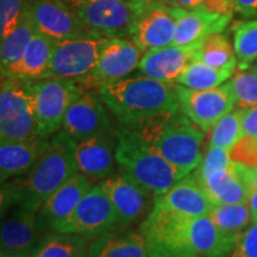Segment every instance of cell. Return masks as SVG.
I'll return each instance as SVG.
<instances>
[{"mask_svg": "<svg viewBox=\"0 0 257 257\" xmlns=\"http://www.w3.org/2000/svg\"><path fill=\"white\" fill-rule=\"evenodd\" d=\"M98 92L123 127H136L157 114L180 110L176 83L146 75L125 78L99 88Z\"/></svg>", "mask_w": 257, "mask_h": 257, "instance_id": "cell-3", "label": "cell"}, {"mask_svg": "<svg viewBox=\"0 0 257 257\" xmlns=\"http://www.w3.org/2000/svg\"><path fill=\"white\" fill-rule=\"evenodd\" d=\"M149 257H169V256H167V255H165V253L159 252V251H156V250H154L153 253Z\"/></svg>", "mask_w": 257, "mask_h": 257, "instance_id": "cell-46", "label": "cell"}, {"mask_svg": "<svg viewBox=\"0 0 257 257\" xmlns=\"http://www.w3.org/2000/svg\"><path fill=\"white\" fill-rule=\"evenodd\" d=\"M54 48L55 42L36 32L22 56L8 68L2 70V79L10 78L28 81L47 79Z\"/></svg>", "mask_w": 257, "mask_h": 257, "instance_id": "cell-23", "label": "cell"}, {"mask_svg": "<svg viewBox=\"0 0 257 257\" xmlns=\"http://www.w3.org/2000/svg\"><path fill=\"white\" fill-rule=\"evenodd\" d=\"M229 257H257V224L239 234Z\"/></svg>", "mask_w": 257, "mask_h": 257, "instance_id": "cell-39", "label": "cell"}, {"mask_svg": "<svg viewBox=\"0 0 257 257\" xmlns=\"http://www.w3.org/2000/svg\"><path fill=\"white\" fill-rule=\"evenodd\" d=\"M244 136L242 127V108L225 114L211 130L208 147H217L231 153L237 142Z\"/></svg>", "mask_w": 257, "mask_h": 257, "instance_id": "cell-33", "label": "cell"}, {"mask_svg": "<svg viewBox=\"0 0 257 257\" xmlns=\"http://www.w3.org/2000/svg\"><path fill=\"white\" fill-rule=\"evenodd\" d=\"M143 55V51L130 38H111L102 48L95 68L86 79V83L101 88L120 81L140 67Z\"/></svg>", "mask_w": 257, "mask_h": 257, "instance_id": "cell-14", "label": "cell"}, {"mask_svg": "<svg viewBox=\"0 0 257 257\" xmlns=\"http://www.w3.org/2000/svg\"><path fill=\"white\" fill-rule=\"evenodd\" d=\"M240 170H242L244 179L246 180V182H248L252 191L253 189H256L257 191V167L248 168V167L240 165Z\"/></svg>", "mask_w": 257, "mask_h": 257, "instance_id": "cell-42", "label": "cell"}, {"mask_svg": "<svg viewBox=\"0 0 257 257\" xmlns=\"http://www.w3.org/2000/svg\"><path fill=\"white\" fill-rule=\"evenodd\" d=\"M154 205L181 218L208 216L214 206L199 181L197 169L179 180L165 194L154 199Z\"/></svg>", "mask_w": 257, "mask_h": 257, "instance_id": "cell-17", "label": "cell"}, {"mask_svg": "<svg viewBox=\"0 0 257 257\" xmlns=\"http://www.w3.org/2000/svg\"><path fill=\"white\" fill-rule=\"evenodd\" d=\"M2 257H27V256H3Z\"/></svg>", "mask_w": 257, "mask_h": 257, "instance_id": "cell-48", "label": "cell"}, {"mask_svg": "<svg viewBox=\"0 0 257 257\" xmlns=\"http://www.w3.org/2000/svg\"><path fill=\"white\" fill-rule=\"evenodd\" d=\"M242 127L245 136L257 138V107L242 108Z\"/></svg>", "mask_w": 257, "mask_h": 257, "instance_id": "cell-40", "label": "cell"}, {"mask_svg": "<svg viewBox=\"0 0 257 257\" xmlns=\"http://www.w3.org/2000/svg\"><path fill=\"white\" fill-rule=\"evenodd\" d=\"M100 94L87 89L67 111L63 131L76 142L113 131V124Z\"/></svg>", "mask_w": 257, "mask_h": 257, "instance_id": "cell-15", "label": "cell"}, {"mask_svg": "<svg viewBox=\"0 0 257 257\" xmlns=\"http://www.w3.org/2000/svg\"><path fill=\"white\" fill-rule=\"evenodd\" d=\"M180 9L173 3L141 6L131 25L128 38L144 54L173 44Z\"/></svg>", "mask_w": 257, "mask_h": 257, "instance_id": "cell-12", "label": "cell"}, {"mask_svg": "<svg viewBox=\"0 0 257 257\" xmlns=\"http://www.w3.org/2000/svg\"><path fill=\"white\" fill-rule=\"evenodd\" d=\"M234 10L245 18L257 17V0H233Z\"/></svg>", "mask_w": 257, "mask_h": 257, "instance_id": "cell-41", "label": "cell"}, {"mask_svg": "<svg viewBox=\"0 0 257 257\" xmlns=\"http://www.w3.org/2000/svg\"><path fill=\"white\" fill-rule=\"evenodd\" d=\"M152 244L141 232H107L93 239L87 257H149Z\"/></svg>", "mask_w": 257, "mask_h": 257, "instance_id": "cell-26", "label": "cell"}, {"mask_svg": "<svg viewBox=\"0 0 257 257\" xmlns=\"http://www.w3.org/2000/svg\"><path fill=\"white\" fill-rule=\"evenodd\" d=\"M117 131H110L82 142H76V161L80 173L88 179L99 181L118 174L115 159Z\"/></svg>", "mask_w": 257, "mask_h": 257, "instance_id": "cell-18", "label": "cell"}, {"mask_svg": "<svg viewBox=\"0 0 257 257\" xmlns=\"http://www.w3.org/2000/svg\"><path fill=\"white\" fill-rule=\"evenodd\" d=\"M59 2L62 3V4H64L66 6H68L69 9H72L74 11V10L80 8L81 5L86 4V3L89 2V0H59Z\"/></svg>", "mask_w": 257, "mask_h": 257, "instance_id": "cell-44", "label": "cell"}, {"mask_svg": "<svg viewBox=\"0 0 257 257\" xmlns=\"http://www.w3.org/2000/svg\"><path fill=\"white\" fill-rule=\"evenodd\" d=\"M179 9L185 11H204L217 15H233V0H172Z\"/></svg>", "mask_w": 257, "mask_h": 257, "instance_id": "cell-37", "label": "cell"}, {"mask_svg": "<svg viewBox=\"0 0 257 257\" xmlns=\"http://www.w3.org/2000/svg\"><path fill=\"white\" fill-rule=\"evenodd\" d=\"M140 4H153V3H172V0H131Z\"/></svg>", "mask_w": 257, "mask_h": 257, "instance_id": "cell-45", "label": "cell"}, {"mask_svg": "<svg viewBox=\"0 0 257 257\" xmlns=\"http://www.w3.org/2000/svg\"><path fill=\"white\" fill-rule=\"evenodd\" d=\"M78 172L76 141L59 131L51 137L47 153L27 174L2 184V213L12 206L37 212L57 188Z\"/></svg>", "mask_w": 257, "mask_h": 257, "instance_id": "cell-2", "label": "cell"}, {"mask_svg": "<svg viewBox=\"0 0 257 257\" xmlns=\"http://www.w3.org/2000/svg\"><path fill=\"white\" fill-rule=\"evenodd\" d=\"M82 80L48 78L32 81L38 135L51 138L62 127L69 107L87 91Z\"/></svg>", "mask_w": 257, "mask_h": 257, "instance_id": "cell-6", "label": "cell"}, {"mask_svg": "<svg viewBox=\"0 0 257 257\" xmlns=\"http://www.w3.org/2000/svg\"><path fill=\"white\" fill-rule=\"evenodd\" d=\"M233 70L230 68H214L199 61H192L184 69L176 83L195 91H206L219 87L226 82L232 75Z\"/></svg>", "mask_w": 257, "mask_h": 257, "instance_id": "cell-29", "label": "cell"}, {"mask_svg": "<svg viewBox=\"0 0 257 257\" xmlns=\"http://www.w3.org/2000/svg\"><path fill=\"white\" fill-rule=\"evenodd\" d=\"M30 14L36 32L55 43L93 34L72 9L59 0H35Z\"/></svg>", "mask_w": 257, "mask_h": 257, "instance_id": "cell-16", "label": "cell"}, {"mask_svg": "<svg viewBox=\"0 0 257 257\" xmlns=\"http://www.w3.org/2000/svg\"><path fill=\"white\" fill-rule=\"evenodd\" d=\"M133 128L144 142L178 170L181 178L200 166L201 146L206 133L181 110L157 114Z\"/></svg>", "mask_w": 257, "mask_h": 257, "instance_id": "cell-4", "label": "cell"}, {"mask_svg": "<svg viewBox=\"0 0 257 257\" xmlns=\"http://www.w3.org/2000/svg\"><path fill=\"white\" fill-rule=\"evenodd\" d=\"M93 187L92 180L78 172L43 202L38 212L54 231L73 213L86 193Z\"/></svg>", "mask_w": 257, "mask_h": 257, "instance_id": "cell-22", "label": "cell"}, {"mask_svg": "<svg viewBox=\"0 0 257 257\" xmlns=\"http://www.w3.org/2000/svg\"><path fill=\"white\" fill-rule=\"evenodd\" d=\"M199 181L213 205L248 204L250 193L252 191L242 174L240 163L234 161L230 168L208 178H199Z\"/></svg>", "mask_w": 257, "mask_h": 257, "instance_id": "cell-24", "label": "cell"}, {"mask_svg": "<svg viewBox=\"0 0 257 257\" xmlns=\"http://www.w3.org/2000/svg\"><path fill=\"white\" fill-rule=\"evenodd\" d=\"M35 34H36V29H35L30 9H29L22 15L16 28L10 32L9 36L2 41V48H0L2 70L8 68L22 56Z\"/></svg>", "mask_w": 257, "mask_h": 257, "instance_id": "cell-30", "label": "cell"}, {"mask_svg": "<svg viewBox=\"0 0 257 257\" xmlns=\"http://www.w3.org/2000/svg\"><path fill=\"white\" fill-rule=\"evenodd\" d=\"M248 206L250 211V216H251L252 224H257V191L253 189L250 193V197L248 199Z\"/></svg>", "mask_w": 257, "mask_h": 257, "instance_id": "cell-43", "label": "cell"}, {"mask_svg": "<svg viewBox=\"0 0 257 257\" xmlns=\"http://www.w3.org/2000/svg\"><path fill=\"white\" fill-rule=\"evenodd\" d=\"M35 0H0V41L5 40L16 28L22 15Z\"/></svg>", "mask_w": 257, "mask_h": 257, "instance_id": "cell-35", "label": "cell"}, {"mask_svg": "<svg viewBox=\"0 0 257 257\" xmlns=\"http://www.w3.org/2000/svg\"><path fill=\"white\" fill-rule=\"evenodd\" d=\"M251 70H253V72L257 73V63H256V66H253V67H252Z\"/></svg>", "mask_w": 257, "mask_h": 257, "instance_id": "cell-47", "label": "cell"}, {"mask_svg": "<svg viewBox=\"0 0 257 257\" xmlns=\"http://www.w3.org/2000/svg\"><path fill=\"white\" fill-rule=\"evenodd\" d=\"M232 15H217L204 11H185L180 9L176 22L174 46H189L212 34L223 32Z\"/></svg>", "mask_w": 257, "mask_h": 257, "instance_id": "cell-25", "label": "cell"}, {"mask_svg": "<svg viewBox=\"0 0 257 257\" xmlns=\"http://www.w3.org/2000/svg\"><path fill=\"white\" fill-rule=\"evenodd\" d=\"M140 231L154 250L169 257H229L239 237L219 229L208 216L176 217L156 205Z\"/></svg>", "mask_w": 257, "mask_h": 257, "instance_id": "cell-1", "label": "cell"}, {"mask_svg": "<svg viewBox=\"0 0 257 257\" xmlns=\"http://www.w3.org/2000/svg\"><path fill=\"white\" fill-rule=\"evenodd\" d=\"M199 41L189 46H174L148 51L140 62V68L146 76L162 82L176 83L184 69L194 59Z\"/></svg>", "mask_w": 257, "mask_h": 257, "instance_id": "cell-21", "label": "cell"}, {"mask_svg": "<svg viewBox=\"0 0 257 257\" xmlns=\"http://www.w3.org/2000/svg\"><path fill=\"white\" fill-rule=\"evenodd\" d=\"M2 214L0 244L3 256L30 257L38 243L53 231L38 211L12 206Z\"/></svg>", "mask_w": 257, "mask_h": 257, "instance_id": "cell-9", "label": "cell"}, {"mask_svg": "<svg viewBox=\"0 0 257 257\" xmlns=\"http://www.w3.org/2000/svg\"><path fill=\"white\" fill-rule=\"evenodd\" d=\"M232 30L237 66L239 70H246L257 60V19L237 22Z\"/></svg>", "mask_w": 257, "mask_h": 257, "instance_id": "cell-31", "label": "cell"}, {"mask_svg": "<svg viewBox=\"0 0 257 257\" xmlns=\"http://www.w3.org/2000/svg\"><path fill=\"white\" fill-rule=\"evenodd\" d=\"M232 159H231V153L227 150L221 149L217 147H208V150L205 157L197 169V173L200 179L208 178V176L216 174V173L223 172L230 168L232 165Z\"/></svg>", "mask_w": 257, "mask_h": 257, "instance_id": "cell-36", "label": "cell"}, {"mask_svg": "<svg viewBox=\"0 0 257 257\" xmlns=\"http://www.w3.org/2000/svg\"><path fill=\"white\" fill-rule=\"evenodd\" d=\"M108 40L96 34H87L55 43L47 79H76L86 82Z\"/></svg>", "mask_w": 257, "mask_h": 257, "instance_id": "cell-8", "label": "cell"}, {"mask_svg": "<svg viewBox=\"0 0 257 257\" xmlns=\"http://www.w3.org/2000/svg\"><path fill=\"white\" fill-rule=\"evenodd\" d=\"M142 5L146 4L131 0H89L74 12L93 34L110 40L126 38Z\"/></svg>", "mask_w": 257, "mask_h": 257, "instance_id": "cell-11", "label": "cell"}, {"mask_svg": "<svg viewBox=\"0 0 257 257\" xmlns=\"http://www.w3.org/2000/svg\"><path fill=\"white\" fill-rule=\"evenodd\" d=\"M193 61H199L214 68L234 69L237 66L234 48L221 32L208 35L199 41Z\"/></svg>", "mask_w": 257, "mask_h": 257, "instance_id": "cell-28", "label": "cell"}, {"mask_svg": "<svg viewBox=\"0 0 257 257\" xmlns=\"http://www.w3.org/2000/svg\"><path fill=\"white\" fill-rule=\"evenodd\" d=\"M32 81L2 79L0 87V138L25 140L37 136Z\"/></svg>", "mask_w": 257, "mask_h": 257, "instance_id": "cell-7", "label": "cell"}, {"mask_svg": "<svg viewBox=\"0 0 257 257\" xmlns=\"http://www.w3.org/2000/svg\"><path fill=\"white\" fill-rule=\"evenodd\" d=\"M51 138L37 136L25 140H2L0 142V180L2 184L18 178L36 165L50 147Z\"/></svg>", "mask_w": 257, "mask_h": 257, "instance_id": "cell-20", "label": "cell"}, {"mask_svg": "<svg viewBox=\"0 0 257 257\" xmlns=\"http://www.w3.org/2000/svg\"><path fill=\"white\" fill-rule=\"evenodd\" d=\"M231 159L248 168L257 167V138L244 135L231 150Z\"/></svg>", "mask_w": 257, "mask_h": 257, "instance_id": "cell-38", "label": "cell"}, {"mask_svg": "<svg viewBox=\"0 0 257 257\" xmlns=\"http://www.w3.org/2000/svg\"><path fill=\"white\" fill-rule=\"evenodd\" d=\"M85 237L75 233L50 231L32 251L30 257H87Z\"/></svg>", "mask_w": 257, "mask_h": 257, "instance_id": "cell-27", "label": "cell"}, {"mask_svg": "<svg viewBox=\"0 0 257 257\" xmlns=\"http://www.w3.org/2000/svg\"><path fill=\"white\" fill-rule=\"evenodd\" d=\"M99 185L104 188L113 205L117 217L115 229H125L136 221L146 212L149 199L153 198L146 189L119 173L102 180Z\"/></svg>", "mask_w": 257, "mask_h": 257, "instance_id": "cell-19", "label": "cell"}, {"mask_svg": "<svg viewBox=\"0 0 257 257\" xmlns=\"http://www.w3.org/2000/svg\"><path fill=\"white\" fill-rule=\"evenodd\" d=\"M117 217L113 205L100 185L85 194L79 205L63 223L54 229L57 232L75 233L85 238H96L115 229Z\"/></svg>", "mask_w": 257, "mask_h": 257, "instance_id": "cell-10", "label": "cell"}, {"mask_svg": "<svg viewBox=\"0 0 257 257\" xmlns=\"http://www.w3.org/2000/svg\"><path fill=\"white\" fill-rule=\"evenodd\" d=\"M118 173L142 187L155 199L174 186L181 175L174 167L141 138L134 128L117 131Z\"/></svg>", "mask_w": 257, "mask_h": 257, "instance_id": "cell-5", "label": "cell"}, {"mask_svg": "<svg viewBox=\"0 0 257 257\" xmlns=\"http://www.w3.org/2000/svg\"><path fill=\"white\" fill-rule=\"evenodd\" d=\"M208 217L219 229L232 234H240L252 223L248 204L214 205Z\"/></svg>", "mask_w": 257, "mask_h": 257, "instance_id": "cell-32", "label": "cell"}, {"mask_svg": "<svg viewBox=\"0 0 257 257\" xmlns=\"http://www.w3.org/2000/svg\"><path fill=\"white\" fill-rule=\"evenodd\" d=\"M236 105L239 108L257 107V73L253 70H239L230 80Z\"/></svg>", "mask_w": 257, "mask_h": 257, "instance_id": "cell-34", "label": "cell"}, {"mask_svg": "<svg viewBox=\"0 0 257 257\" xmlns=\"http://www.w3.org/2000/svg\"><path fill=\"white\" fill-rule=\"evenodd\" d=\"M176 88L180 110L204 133L212 130L236 106V98L230 81L206 91H195L178 83Z\"/></svg>", "mask_w": 257, "mask_h": 257, "instance_id": "cell-13", "label": "cell"}]
</instances>
